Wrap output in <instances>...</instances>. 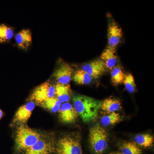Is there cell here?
Masks as SVG:
<instances>
[{
	"instance_id": "6da1fadb",
	"label": "cell",
	"mask_w": 154,
	"mask_h": 154,
	"mask_svg": "<svg viewBox=\"0 0 154 154\" xmlns=\"http://www.w3.org/2000/svg\"><path fill=\"white\" fill-rule=\"evenodd\" d=\"M73 107L83 122H91L97 118L102 102L84 95H76L73 97Z\"/></svg>"
},
{
	"instance_id": "7a4b0ae2",
	"label": "cell",
	"mask_w": 154,
	"mask_h": 154,
	"mask_svg": "<svg viewBox=\"0 0 154 154\" xmlns=\"http://www.w3.org/2000/svg\"><path fill=\"white\" fill-rule=\"evenodd\" d=\"M43 134L26 125H20L17 127L15 133V151L17 152H22L35 144Z\"/></svg>"
},
{
	"instance_id": "3957f363",
	"label": "cell",
	"mask_w": 154,
	"mask_h": 154,
	"mask_svg": "<svg viewBox=\"0 0 154 154\" xmlns=\"http://www.w3.org/2000/svg\"><path fill=\"white\" fill-rule=\"evenodd\" d=\"M81 137L76 133L65 135L56 141V154H83Z\"/></svg>"
},
{
	"instance_id": "277c9868",
	"label": "cell",
	"mask_w": 154,
	"mask_h": 154,
	"mask_svg": "<svg viewBox=\"0 0 154 154\" xmlns=\"http://www.w3.org/2000/svg\"><path fill=\"white\" fill-rule=\"evenodd\" d=\"M89 140L93 152L102 154L108 147V133L103 127L96 124L90 129Z\"/></svg>"
},
{
	"instance_id": "5b68a950",
	"label": "cell",
	"mask_w": 154,
	"mask_h": 154,
	"mask_svg": "<svg viewBox=\"0 0 154 154\" xmlns=\"http://www.w3.org/2000/svg\"><path fill=\"white\" fill-rule=\"evenodd\" d=\"M55 143L52 134H43L35 144L21 153L22 154H52L54 153Z\"/></svg>"
},
{
	"instance_id": "8992f818",
	"label": "cell",
	"mask_w": 154,
	"mask_h": 154,
	"mask_svg": "<svg viewBox=\"0 0 154 154\" xmlns=\"http://www.w3.org/2000/svg\"><path fill=\"white\" fill-rule=\"evenodd\" d=\"M54 97H55V86L47 82L39 85L33 90L29 100L38 105L47 99Z\"/></svg>"
},
{
	"instance_id": "52a82bcc",
	"label": "cell",
	"mask_w": 154,
	"mask_h": 154,
	"mask_svg": "<svg viewBox=\"0 0 154 154\" xmlns=\"http://www.w3.org/2000/svg\"><path fill=\"white\" fill-rule=\"evenodd\" d=\"M73 69L68 63H63L56 69L53 77L59 84L68 85L72 78Z\"/></svg>"
},
{
	"instance_id": "ba28073f",
	"label": "cell",
	"mask_w": 154,
	"mask_h": 154,
	"mask_svg": "<svg viewBox=\"0 0 154 154\" xmlns=\"http://www.w3.org/2000/svg\"><path fill=\"white\" fill-rule=\"evenodd\" d=\"M58 112L60 120L64 124L74 123L79 116L73 106L68 102L61 105Z\"/></svg>"
},
{
	"instance_id": "9c48e42d",
	"label": "cell",
	"mask_w": 154,
	"mask_h": 154,
	"mask_svg": "<svg viewBox=\"0 0 154 154\" xmlns=\"http://www.w3.org/2000/svg\"><path fill=\"white\" fill-rule=\"evenodd\" d=\"M35 107V103L30 101L19 107L14 116L13 123L25 124L31 117Z\"/></svg>"
},
{
	"instance_id": "30bf717a",
	"label": "cell",
	"mask_w": 154,
	"mask_h": 154,
	"mask_svg": "<svg viewBox=\"0 0 154 154\" xmlns=\"http://www.w3.org/2000/svg\"><path fill=\"white\" fill-rule=\"evenodd\" d=\"M93 79H98L106 72V67L101 59L91 61L83 65L82 69Z\"/></svg>"
},
{
	"instance_id": "8fae6325",
	"label": "cell",
	"mask_w": 154,
	"mask_h": 154,
	"mask_svg": "<svg viewBox=\"0 0 154 154\" xmlns=\"http://www.w3.org/2000/svg\"><path fill=\"white\" fill-rule=\"evenodd\" d=\"M122 29L115 22H112L109 25L107 33L108 47L115 50L122 37Z\"/></svg>"
},
{
	"instance_id": "7c38bea8",
	"label": "cell",
	"mask_w": 154,
	"mask_h": 154,
	"mask_svg": "<svg viewBox=\"0 0 154 154\" xmlns=\"http://www.w3.org/2000/svg\"><path fill=\"white\" fill-rule=\"evenodd\" d=\"M15 39L19 48L27 50L32 44V32L29 29H23L16 34Z\"/></svg>"
},
{
	"instance_id": "4fadbf2b",
	"label": "cell",
	"mask_w": 154,
	"mask_h": 154,
	"mask_svg": "<svg viewBox=\"0 0 154 154\" xmlns=\"http://www.w3.org/2000/svg\"><path fill=\"white\" fill-rule=\"evenodd\" d=\"M72 92L69 84L62 85L57 83L55 85V96L61 102L66 103L71 98Z\"/></svg>"
},
{
	"instance_id": "5bb4252c",
	"label": "cell",
	"mask_w": 154,
	"mask_h": 154,
	"mask_svg": "<svg viewBox=\"0 0 154 154\" xmlns=\"http://www.w3.org/2000/svg\"><path fill=\"white\" fill-rule=\"evenodd\" d=\"M101 60L105 63L106 69L111 70L117 63V58L115 50L107 47L102 53Z\"/></svg>"
},
{
	"instance_id": "9a60e30c",
	"label": "cell",
	"mask_w": 154,
	"mask_h": 154,
	"mask_svg": "<svg viewBox=\"0 0 154 154\" xmlns=\"http://www.w3.org/2000/svg\"><path fill=\"white\" fill-rule=\"evenodd\" d=\"M121 102L119 99L116 98H109L102 102L101 108L108 113L116 112L121 109Z\"/></svg>"
},
{
	"instance_id": "2e32d148",
	"label": "cell",
	"mask_w": 154,
	"mask_h": 154,
	"mask_svg": "<svg viewBox=\"0 0 154 154\" xmlns=\"http://www.w3.org/2000/svg\"><path fill=\"white\" fill-rule=\"evenodd\" d=\"M134 142L140 147L149 148L153 145L154 136L149 133L137 134L135 137Z\"/></svg>"
},
{
	"instance_id": "e0dca14e",
	"label": "cell",
	"mask_w": 154,
	"mask_h": 154,
	"mask_svg": "<svg viewBox=\"0 0 154 154\" xmlns=\"http://www.w3.org/2000/svg\"><path fill=\"white\" fill-rule=\"evenodd\" d=\"M93 79V78L83 69L78 70L72 76V80L78 85H89Z\"/></svg>"
},
{
	"instance_id": "ac0fdd59",
	"label": "cell",
	"mask_w": 154,
	"mask_h": 154,
	"mask_svg": "<svg viewBox=\"0 0 154 154\" xmlns=\"http://www.w3.org/2000/svg\"><path fill=\"white\" fill-rule=\"evenodd\" d=\"M122 154H142V151L140 147L134 142L125 141L120 147Z\"/></svg>"
},
{
	"instance_id": "d6986e66",
	"label": "cell",
	"mask_w": 154,
	"mask_h": 154,
	"mask_svg": "<svg viewBox=\"0 0 154 154\" xmlns=\"http://www.w3.org/2000/svg\"><path fill=\"white\" fill-rule=\"evenodd\" d=\"M39 106L52 113H56L60 109L61 102L56 97H53L42 102Z\"/></svg>"
},
{
	"instance_id": "ffe728a7",
	"label": "cell",
	"mask_w": 154,
	"mask_h": 154,
	"mask_svg": "<svg viewBox=\"0 0 154 154\" xmlns=\"http://www.w3.org/2000/svg\"><path fill=\"white\" fill-rule=\"evenodd\" d=\"M125 75L120 66H115L111 72V79L114 86L122 84L124 82Z\"/></svg>"
},
{
	"instance_id": "44dd1931",
	"label": "cell",
	"mask_w": 154,
	"mask_h": 154,
	"mask_svg": "<svg viewBox=\"0 0 154 154\" xmlns=\"http://www.w3.org/2000/svg\"><path fill=\"white\" fill-rule=\"evenodd\" d=\"M14 36V30L11 27L5 24H0V43L8 42Z\"/></svg>"
},
{
	"instance_id": "7402d4cb",
	"label": "cell",
	"mask_w": 154,
	"mask_h": 154,
	"mask_svg": "<svg viewBox=\"0 0 154 154\" xmlns=\"http://www.w3.org/2000/svg\"><path fill=\"white\" fill-rule=\"evenodd\" d=\"M121 121L120 114L116 112H112L102 117L101 122L103 126H109L117 124Z\"/></svg>"
},
{
	"instance_id": "603a6c76",
	"label": "cell",
	"mask_w": 154,
	"mask_h": 154,
	"mask_svg": "<svg viewBox=\"0 0 154 154\" xmlns=\"http://www.w3.org/2000/svg\"><path fill=\"white\" fill-rule=\"evenodd\" d=\"M123 83L126 91L130 94H133L136 91L137 87L135 83L134 78L131 74L125 75Z\"/></svg>"
},
{
	"instance_id": "cb8c5ba5",
	"label": "cell",
	"mask_w": 154,
	"mask_h": 154,
	"mask_svg": "<svg viewBox=\"0 0 154 154\" xmlns=\"http://www.w3.org/2000/svg\"><path fill=\"white\" fill-rule=\"evenodd\" d=\"M5 115V113L4 111L2 109H0V120L2 119Z\"/></svg>"
},
{
	"instance_id": "d4e9b609",
	"label": "cell",
	"mask_w": 154,
	"mask_h": 154,
	"mask_svg": "<svg viewBox=\"0 0 154 154\" xmlns=\"http://www.w3.org/2000/svg\"><path fill=\"white\" fill-rule=\"evenodd\" d=\"M110 154H122L121 152H113Z\"/></svg>"
}]
</instances>
